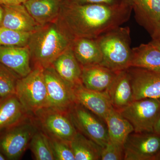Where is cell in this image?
Masks as SVG:
<instances>
[{
    "instance_id": "3",
    "label": "cell",
    "mask_w": 160,
    "mask_h": 160,
    "mask_svg": "<svg viewBox=\"0 0 160 160\" xmlns=\"http://www.w3.org/2000/svg\"><path fill=\"white\" fill-rule=\"evenodd\" d=\"M95 39L102 54L100 65L115 72L131 67L132 49L129 27L119 26Z\"/></svg>"
},
{
    "instance_id": "32",
    "label": "cell",
    "mask_w": 160,
    "mask_h": 160,
    "mask_svg": "<svg viewBox=\"0 0 160 160\" xmlns=\"http://www.w3.org/2000/svg\"><path fill=\"white\" fill-rule=\"evenodd\" d=\"M151 36L152 40H160V21L155 27Z\"/></svg>"
},
{
    "instance_id": "26",
    "label": "cell",
    "mask_w": 160,
    "mask_h": 160,
    "mask_svg": "<svg viewBox=\"0 0 160 160\" xmlns=\"http://www.w3.org/2000/svg\"><path fill=\"white\" fill-rule=\"evenodd\" d=\"M21 77L0 63V97L2 99L15 94L18 80Z\"/></svg>"
},
{
    "instance_id": "12",
    "label": "cell",
    "mask_w": 160,
    "mask_h": 160,
    "mask_svg": "<svg viewBox=\"0 0 160 160\" xmlns=\"http://www.w3.org/2000/svg\"><path fill=\"white\" fill-rule=\"evenodd\" d=\"M72 89L75 103L81 104L104 120L113 108L106 91L87 89L82 83L76 85Z\"/></svg>"
},
{
    "instance_id": "8",
    "label": "cell",
    "mask_w": 160,
    "mask_h": 160,
    "mask_svg": "<svg viewBox=\"0 0 160 160\" xmlns=\"http://www.w3.org/2000/svg\"><path fill=\"white\" fill-rule=\"evenodd\" d=\"M69 115L78 132L103 148L109 141L106 122L78 103L69 110Z\"/></svg>"
},
{
    "instance_id": "33",
    "label": "cell",
    "mask_w": 160,
    "mask_h": 160,
    "mask_svg": "<svg viewBox=\"0 0 160 160\" xmlns=\"http://www.w3.org/2000/svg\"><path fill=\"white\" fill-rule=\"evenodd\" d=\"M153 132L160 136V114L155 124Z\"/></svg>"
},
{
    "instance_id": "22",
    "label": "cell",
    "mask_w": 160,
    "mask_h": 160,
    "mask_svg": "<svg viewBox=\"0 0 160 160\" xmlns=\"http://www.w3.org/2000/svg\"><path fill=\"white\" fill-rule=\"evenodd\" d=\"M104 120L108 129L109 142L124 146L129 135L134 132L131 124L113 108Z\"/></svg>"
},
{
    "instance_id": "13",
    "label": "cell",
    "mask_w": 160,
    "mask_h": 160,
    "mask_svg": "<svg viewBox=\"0 0 160 160\" xmlns=\"http://www.w3.org/2000/svg\"><path fill=\"white\" fill-rule=\"evenodd\" d=\"M2 6L4 15L0 26L26 32H33L41 26L29 14L23 4Z\"/></svg>"
},
{
    "instance_id": "34",
    "label": "cell",
    "mask_w": 160,
    "mask_h": 160,
    "mask_svg": "<svg viewBox=\"0 0 160 160\" xmlns=\"http://www.w3.org/2000/svg\"><path fill=\"white\" fill-rule=\"evenodd\" d=\"M151 42L156 47L160 50V40H152Z\"/></svg>"
},
{
    "instance_id": "31",
    "label": "cell",
    "mask_w": 160,
    "mask_h": 160,
    "mask_svg": "<svg viewBox=\"0 0 160 160\" xmlns=\"http://www.w3.org/2000/svg\"><path fill=\"white\" fill-rule=\"evenodd\" d=\"M27 0H0V5H12L23 4Z\"/></svg>"
},
{
    "instance_id": "38",
    "label": "cell",
    "mask_w": 160,
    "mask_h": 160,
    "mask_svg": "<svg viewBox=\"0 0 160 160\" xmlns=\"http://www.w3.org/2000/svg\"><path fill=\"white\" fill-rule=\"evenodd\" d=\"M2 98L0 97V103H1V102H2Z\"/></svg>"
},
{
    "instance_id": "23",
    "label": "cell",
    "mask_w": 160,
    "mask_h": 160,
    "mask_svg": "<svg viewBox=\"0 0 160 160\" xmlns=\"http://www.w3.org/2000/svg\"><path fill=\"white\" fill-rule=\"evenodd\" d=\"M131 67L160 72V50L151 42L132 48Z\"/></svg>"
},
{
    "instance_id": "15",
    "label": "cell",
    "mask_w": 160,
    "mask_h": 160,
    "mask_svg": "<svg viewBox=\"0 0 160 160\" xmlns=\"http://www.w3.org/2000/svg\"><path fill=\"white\" fill-rule=\"evenodd\" d=\"M112 107L120 110L133 101V91L128 69L118 72L106 91Z\"/></svg>"
},
{
    "instance_id": "20",
    "label": "cell",
    "mask_w": 160,
    "mask_h": 160,
    "mask_svg": "<svg viewBox=\"0 0 160 160\" xmlns=\"http://www.w3.org/2000/svg\"><path fill=\"white\" fill-rule=\"evenodd\" d=\"M71 46L75 56L82 67L102 62V54L95 39L76 38Z\"/></svg>"
},
{
    "instance_id": "35",
    "label": "cell",
    "mask_w": 160,
    "mask_h": 160,
    "mask_svg": "<svg viewBox=\"0 0 160 160\" xmlns=\"http://www.w3.org/2000/svg\"><path fill=\"white\" fill-rule=\"evenodd\" d=\"M3 15H4V9H3L2 6L0 5V26L2 22Z\"/></svg>"
},
{
    "instance_id": "27",
    "label": "cell",
    "mask_w": 160,
    "mask_h": 160,
    "mask_svg": "<svg viewBox=\"0 0 160 160\" xmlns=\"http://www.w3.org/2000/svg\"><path fill=\"white\" fill-rule=\"evenodd\" d=\"M31 33L15 31L0 26V46H27Z\"/></svg>"
},
{
    "instance_id": "19",
    "label": "cell",
    "mask_w": 160,
    "mask_h": 160,
    "mask_svg": "<svg viewBox=\"0 0 160 160\" xmlns=\"http://www.w3.org/2000/svg\"><path fill=\"white\" fill-rule=\"evenodd\" d=\"M23 4L35 21L43 26L57 19L61 0H27Z\"/></svg>"
},
{
    "instance_id": "11",
    "label": "cell",
    "mask_w": 160,
    "mask_h": 160,
    "mask_svg": "<svg viewBox=\"0 0 160 160\" xmlns=\"http://www.w3.org/2000/svg\"><path fill=\"white\" fill-rule=\"evenodd\" d=\"M133 99H160V72L138 67L128 69Z\"/></svg>"
},
{
    "instance_id": "29",
    "label": "cell",
    "mask_w": 160,
    "mask_h": 160,
    "mask_svg": "<svg viewBox=\"0 0 160 160\" xmlns=\"http://www.w3.org/2000/svg\"><path fill=\"white\" fill-rule=\"evenodd\" d=\"M124 146L108 142L102 149L101 160H122L124 159Z\"/></svg>"
},
{
    "instance_id": "16",
    "label": "cell",
    "mask_w": 160,
    "mask_h": 160,
    "mask_svg": "<svg viewBox=\"0 0 160 160\" xmlns=\"http://www.w3.org/2000/svg\"><path fill=\"white\" fill-rule=\"evenodd\" d=\"M118 72L100 64L82 67L81 81L87 89L94 91H106Z\"/></svg>"
},
{
    "instance_id": "18",
    "label": "cell",
    "mask_w": 160,
    "mask_h": 160,
    "mask_svg": "<svg viewBox=\"0 0 160 160\" xmlns=\"http://www.w3.org/2000/svg\"><path fill=\"white\" fill-rule=\"evenodd\" d=\"M30 116L15 94L3 99L0 103V134Z\"/></svg>"
},
{
    "instance_id": "5",
    "label": "cell",
    "mask_w": 160,
    "mask_h": 160,
    "mask_svg": "<svg viewBox=\"0 0 160 160\" xmlns=\"http://www.w3.org/2000/svg\"><path fill=\"white\" fill-rule=\"evenodd\" d=\"M38 129L33 116H30L22 122L1 133L0 151L6 159H19Z\"/></svg>"
},
{
    "instance_id": "2",
    "label": "cell",
    "mask_w": 160,
    "mask_h": 160,
    "mask_svg": "<svg viewBox=\"0 0 160 160\" xmlns=\"http://www.w3.org/2000/svg\"><path fill=\"white\" fill-rule=\"evenodd\" d=\"M74 39L61 26L57 19L32 32L28 41L31 62L43 68L52 63L69 46Z\"/></svg>"
},
{
    "instance_id": "30",
    "label": "cell",
    "mask_w": 160,
    "mask_h": 160,
    "mask_svg": "<svg viewBox=\"0 0 160 160\" xmlns=\"http://www.w3.org/2000/svg\"><path fill=\"white\" fill-rule=\"evenodd\" d=\"M77 4H103L109 5H118L124 4L119 3L118 0H68Z\"/></svg>"
},
{
    "instance_id": "17",
    "label": "cell",
    "mask_w": 160,
    "mask_h": 160,
    "mask_svg": "<svg viewBox=\"0 0 160 160\" xmlns=\"http://www.w3.org/2000/svg\"><path fill=\"white\" fill-rule=\"evenodd\" d=\"M71 46L56 59L51 66L58 74L73 88L82 83V66L75 56Z\"/></svg>"
},
{
    "instance_id": "28",
    "label": "cell",
    "mask_w": 160,
    "mask_h": 160,
    "mask_svg": "<svg viewBox=\"0 0 160 160\" xmlns=\"http://www.w3.org/2000/svg\"><path fill=\"white\" fill-rule=\"evenodd\" d=\"M48 137L55 160H75L69 143L56 138Z\"/></svg>"
},
{
    "instance_id": "36",
    "label": "cell",
    "mask_w": 160,
    "mask_h": 160,
    "mask_svg": "<svg viewBox=\"0 0 160 160\" xmlns=\"http://www.w3.org/2000/svg\"><path fill=\"white\" fill-rule=\"evenodd\" d=\"M6 160V158L3 155L1 151H0V160Z\"/></svg>"
},
{
    "instance_id": "1",
    "label": "cell",
    "mask_w": 160,
    "mask_h": 160,
    "mask_svg": "<svg viewBox=\"0 0 160 160\" xmlns=\"http://www.w3.org/2000/svg\"><path fill=\"white\" fill-rule=\"evenodd\" d=\"M131 7L125 3L118 5L79 4L61 0L57 20L73 39H96L129 20Z\"/></svg>"
},
{
    "instance_id": "37",
    "label": "cell",
    "mask_w": 160,
    "mask_h": 160,
    "mask_svg": "<svg viewBox=\"0 0 160 160\" xmlns=\"http://www.w3.org/2000/svg\"><path fill=\"white\" fill-rule=\"evenodd\" d=\"M154 160H160V151L155 157Z\"/></svg>"
},
{
    "instance_id": "10",
    "label": "cell",
    "mask_w": 160,
    "mask_h": 160,
    "mask_svg": "<svg viewBox=\"0 0 160 160\" xmlns=\"http://www.w3.org/2000/svg\"><path fill=\"white\" fill-rule=\"evenodd\" d=\"M125 160H154L160 151V136L154 132H132L124 146Z\"/></svg>"
},
{
    "instance_id": "21",
    "label": "cell",
    "mask_w": 160,
    "mask_h": 160,
    "mask_svg": "<svg viewBox=\"0 0 160 160\" xmlns=\"http://www.w3.org/2000/svg\"><path fill=\"white\" fill-rule=\"evenodd\" d=\"M137 21L150 34L160 21V0H132Z\"/></svg>"
},
{
    "instance_id": "7",
    "label": "cell",
    "mask_w": 160,
    "mask_h": 160,
    "mask_svg": "<svg viewBox=\"0 0 160 160\" xmlns=\"http://www.w3.org/2000/svg\"><path fill=\"white\" fill-rule=\"evenodd\" d=\"M118 111L131 124L134 132H153L160 114V99L134 100Z\"/></svg>"
},
{
    "instance_id": "25",
    "label": "cell",
    "mask_w": 160,
    "mask_h": 160,
    "mask_svg": "<svg viewBox=\"0 0 160 160\" xmlns=\"http://www.w3.org/2000/svg\"><path fill=\"white\" fill-rule=\"evenodd\" d=\"M29 147L35 160H55L48 136L39 128L30 140Z\"/></svg>"
},
{
    "instance_id": "4",
    "label": "cell",
    "mask_w": 160,
    "mask_h": 160,
    "mask_svg": "<svg viewBox=\"0 0 160 160\" xmlns=\"http://www.w3.org/2000/svg\"><path fill=\"white\" fill-rule=\"evenodd\" d=\"M15 95L30 115L33 116L46 107L47 94L44 68L33 66L29 74L20 78L17 84Z\"/></svg>"
},
{
    "instance_id": "6",
    "label": "cell",
    "mask_w": 160,
    "mask_h": 160,
    "mask_svg": "<svg viewBox=\"0 0 160 160\" xmlns=\"http://www.w3.org/2000/svg\"><path fill=\"white\" fill-rule=\"evenodd\" d=\"M32 116L38 128L48 136L69 143L77 132L68 110L44 107Z\"/></svg>"
},
{
    "instance_id": "24",
    "label": "cell",
    "mask_w": 160,
    "mask_h": 160,
    "mask_svg": "<svg viewBox=\"0 0 160 160\" xmlns=\"http://www.w3.org/2000/svg\"><path fill=\"white\" fill-rule=\"evenodd\" d=\"M69 144L75 160H101L102 148L79 132Z\"/></svg>"
},
{
    "instance_id": "9",
    "label": "cell",
    "mask_w": 160,
    "mask_h": 160,
    "mask_svg": "<svg viewBox=\"0 0 160 160\" xmlns=\"http://www.w3.org/2000/svg\"><path fill=\"white\" fill-rule=\"evenodd\" d=\"M47 90L46 107L69 111L75 103L72 87L58 74L52 66L44 69Z\"/></svg>"
},
{
    "instance_id": "14",
    "label": "cell",
    "mask_w": 160,
    "mask_h": 160,
    "mask_svg": "<svg viewBox=\"0 0 160 160\" xmlns=\"http://www.w3.org/2000/svg\"><path fill=\"white\" fill-rule=\"evenodd\" d=\"M0 63L21 77L31 71V57L28 46H0Z\"/></svg>"
},
{
    "instance_id": "39",
    "label": "cell",
    "mask_w": 160,
    "mask_h": 160,
    "mask_svg": "<svg viewBox=\"0 0 160 160\" xmlns=\"http://www.w3.org/2000/svg\"><path fill=\"white\" fill-rule=\"evenodd\" d=\"M129 1H130V2H131V3H132V0H129Z\"/></svg>"
}]
</instances>
